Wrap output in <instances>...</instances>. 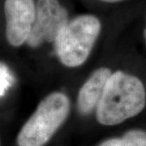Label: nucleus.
<instances>
[{
	"instance_id": "nucleus-1",
	"label": "nucleus",
	"mask_w": 146,
	"mask_h": 146,
	"mask_svg": "<svg viewBox=\"0 0 146 146\" xmlns=\"http://www.w3.org/2000/svg\"><path fill=\"white\" fill-rule=\"evenodd\" d=\"M146 106V89L138 77L116 72L111 75L97 106L101 124L116 125L133 118Z\"/></svg>"
},
{
	"instance_id": "nucleus-6",
	"label": "nucleus",
	"mask_w": 146,
	"mask_h": 146,
	"mask_svg": "<svg viewBox=\"0 0 146 146\" xmlns=\"http://www.w3.org/2000/svg\"><path fill=\"white\" fill-rule=\"evenodd\" d=\"M111 75L108 68H98L84 84L78 95V108L82 114H88L98 106Z\"/></svg>"
},
{
	"instance_id": "nucleus-7",
	"label": "nucleus",
	"mask_w": 146,
	"mask_h": 146,
	"mask_svg": "<svg viewBox=\"0 0 146 146\" xmlns=\"http://www.w3.org/2000/svg\"><path fill=\"white\" fill-rule=\"evenodd\" d=\"M122 141L124 146H146V131L139 129L128 131Z\"/></svg>"
},
{
	"instance_id": "nucleus-9",
	"label": "nucleus",
	"mask_w": 146,
	"mask_h": 146,
	"mask_svg": "<svg viewBox=\"0 0 146 146\" xmlns=\"http://www.w3.org/2000/svg\"><path fill=\"white\" fill-rule=\"evenodd\" d=\"M101 146H124V145L122 141V139L114 138L105 141L104 143L101 145Z\"/></svg>"
},
{
	"instance_id": "nucleus-3",
	"label": "nucleus",
	"mask_w": 146,
	"mask_h": 146,
	"mask_svg": "<svg viewBox=\"0 0 146 146\" xmlns=\"http://www.w3.org/2000/svg\"><path fill=\"white\" fill-rule=\"evenodd\" d=\"M101 30L96 16L83 15L69 21L57 37L55 50L63 65L76 68L89 57Z\"/></svg>"
},
{
	"instance_id": "nucleus-8",
	"label": "nucleus",
	"mask_w": 146,
	"mask_h": 146,
	"mask_svg": "<svg viewBox=\"0 0 146 146\" xmlns=\"http://www.w3.org/2000/svg\"><path fill=\"white\" fill-rule=\"evenodd\" d=\"M10 72L4 65H1V96H3L11 84Z\"/></svg>"
},
{
	"instance_id": "nucleus-11",
	"label": "nucleus",
	"mask_w": 146,
	"mask_h": 146,
	"mask_svg": "<svg viewBox=\"0 0 146 146\" xmlns=\"http://www.w3.org/2000/svg\"><path fill=\"white\" fill-rule=\"evenodd\" d=\"M145 23H146V17H145ZM143 36H144V40H145V44L146 46V26L144 29V31H143Z\"/></svg>"
},
{
	"instance_id": "nucleus-4",
	"label": "nucleus",
	"mask_w": 146,
	"mask_h": 146,
	"mask_svg": "<svg viewBox=\"0 0 146 146\" xmlns=\"http://www.w3.org/2000/svg\"><path fill=\"white\" fill-rule=\"evenodd\" d=\"M68 23V12L58 0H37L36 21L27 44L36 47L44 42H55Z\"/></svg>"
},
{
	"instance_id": "nucleus-5",
	"label": "nucleus",
	"mask_w": 146,
	"mask_h": 146,
	"mask_svg": "<svg viewBox=\"0 0 146 146\" xmlns=\"http://www.w3.org/2000/svg\"><path fill=\"white\" fill-rule=\"evenodd\" d=\"M6 35L13 46L27 42L36 21V6L33 0H6Z\"/></svg>"
},
{
	"instance_id": "nucleus-2",
	"label": "nucleus",
	"mask_w": 146,
	"mask_h": 146,
	"mask_svg": "<svg viewBox=\"0 0 146 146\" xmlns=\"http://www.w3.org/2000/svg\"><path fill=\"white\" fill-rule=\"evenodd\" d=\"M69 109L70 102L65 94L48 95L23 126L17 137L18 145H44L66 119Z\"/></svg>"
},
{
	"instance_id": "nucleus-10",
	"label": "nucleus",
	"mask_w": 146,
	"mask_h": 146,
	"mask_svg": "<svg viewBox=\"0 0 146 146\" xmlns=\"http://www.w3.org/2000/svg\"><path fill=\"white\" fill-rule=\"evenodd\" d=\"M100 1L106 2V3H118V2L123 1V0H100Z\"/></svg>"
}]
</instances>
